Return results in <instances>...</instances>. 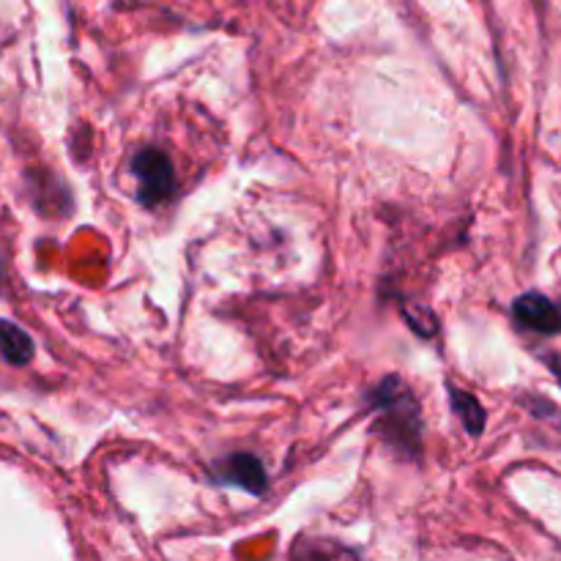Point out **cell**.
Masks as SVG:
<instances>
[{
    "instance_id": "cell-1",
    "label": "cell",
    "mask_w": 561,
    "mask_h": 561,
    "mask_svg": "<svg viewBox=\"0 0 561 561\" xmlns=\"http://www.w3.org/2000/svg\"><path fill=\"white\" fill-rule=\"evenodd\" d=\"M376 411V431L398 453L416 458L422 449V416L414 389L400 376H389L370 392Z\"/></svg>"
},
{
    "instance_id": "cell-5",
    "label": "cell",
    "mask_w": 561,
    "mask_h": 561,
    "mask_svg": "<svg viewBox=\"0 0 561 561\" xmlns=\"http://www.w3.org/2000/svg\"><path fill=\"white\" fill-rule=\"evenodd\" d=\"M0 356L9 365L22 367L33 359V340L25 329L11 321H0Z\"/></svg>"
},
{
    "instance_id": "cell-6",
    "label": "cell",
    "mask_w": 561,
    "mask_h": 561,
    "mask_svg": "<svg viewBox=\"0 0 561 561\" xmlns=\"http://www.w3.org/2000/svg\"><path fill=\"white\" fill-rule=\"evenodd\" d=\"M290 561H362L351 548L340 546L334 540H316V537H305L294 546V557Z\"/></svg>"
},
{
    "instance_id": "cell-3",
    "label": "cell",
    "mask_w": 561,
    "mask_h": 561,
    "mask_svg": "<svg viewBox=\"0 0 561 561\" xmlns=\"http://www.w3.org/2000/svg\"><path fill=\"white\" fill-rule=\"evenodd\" d=\"M513 316L515 321L524 329H529V332L561 334V310L548 299V296L537 294V290L515 299Z\"/></svg>"
},
{
    "instance_id": "cell-7",
    "label": "cell",
    "mask_w": 561,
    "mask_h": 561,
    "mask_svg": "<svg viewBox=\"0 0 561 561\" xmlns=\"http://www.w3.org/2000/svg\"><path fill=\"white\" fill-rule=\"evenodd\" d=\"M449 403H453L455 414L460 416V422H463V427L471 436H480L485 431V409H482V403L474 394H469L466 389L449 387Z\"/></svg>"
},
{
    "instance_id": "cell-4",
    "label": "cell",
    "mask_w": 561,
    "mask_h": 561,
    "mask_svg": "<svg viewBox=\"0 0 561 561\" xmlns=\"http://www.w3.org/2000/svg\"><path fill=\"white\" fill-rule=\"evenodd\" d=\"M217 474H219V482H228V485L241 488V491L252 493V496L266 491V469H263L261 460L250 453L228 455V458L219 463Z\"/></svg>"
},
{
    "instance_id": "cell-9",
    "label": "cell",
    "mask_w": 561,
    "mask_h": 561,
    "mask_svg": "<svg viewBox=\"0 0 561 561\" xmlns=\"http://www.w3.org/2000/svg\"><path fill=\"white\" fill-rule=\"evenodd\" d=\"M546 362H548V367H551L553 370V376H557V381H559V387H561V356H546Z\"/></svg>"
},
{
    "instance_id": "cell-2",
    "label": "cell",
    "mask_w": 561,
    "mask_h": 561,
    "mask_svg": "<svg viewBox=\"0 0 561 561\" xmlns=\"http://www.w3.org/2000/svg\"><path fill=\"white\" fill-rule=\"evenodd\" d=\"M131 173L137 179V190H140V201L146 206H159V203L170 201L175 192V173L173 162L168 153L159 148H148L131 159Z\"/></svg>"
},
{
    "instance_id": "cell-8",
    "label": "cell",
    "mask_w": 561,
    "mask_h": 561,
    "mask_svg": "<svg viewBox=\"0 0 561 561\" xmlns=\"http://www.w3.org/2000/svg\"><path fill=\"white\" fill-rule=\"evenodd\" d=\"M405 318H409L411 327H414L420 334H425V337L436 332V316H433L431 310H425V307L411 305V310H405Z\"/></svg>"
}]
</instances>
